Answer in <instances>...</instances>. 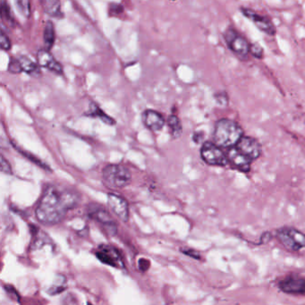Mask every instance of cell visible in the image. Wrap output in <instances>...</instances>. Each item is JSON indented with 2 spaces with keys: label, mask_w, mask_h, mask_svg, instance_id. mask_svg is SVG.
Here are the masks:
<instances>
[{
  "label": "cell",
  "mask_w": 305,
  "mask_h": 305,
  "mask_svg": "<svg viewBox=\"0 0 305 305\" xmlns=\"http://www.w3.org/2000/svg\"><path fill=\"white\" fill-rule=\"evenodd\" d=\"M18 59L22 72L32 76H38L41 74V66L38 65V63L34 62L26 56H21Z\"/></svg>",
  "instance_id": "cell-18"
},
{
  "label": "cell",
  "mask_w": 305,
  "mask_h": 305,
  "mask_svg": "<svg viewBox=\"0 0 305 305\" xmlns=\"http://www.w3.org/2000/svg\"><path fill=\"white\" fill-rule=\"evenodd\" d=\"M1 171L7 175H12V167L4 156H1Z\"/></svg>",
  "instance_id": "cell-27"
},
{
  "label": "cell",
  "mask_w": 305,
  "mask_h": 305,
  "mask_svg": "<svg viewBox=\"0 0 305 305\" xmlns=\"http://www.w3.org/2000/svg\"><path fill=\"white\" fill-rule=\"evenodd\" d=\"M0 14H1L2 20H5V21L10 22V23H14V19H13V16H12L10 7H9V5H8L6 1H4V0L1 1Z\"/></svg>",
  "instance_id": "cell-21"
},
{
  "label": "cell",
  "mask_w": 305,
  "mask_h": 305,
  "mask_svg": "<svg viewBox=\"0 0 305 305\" xmlns=\"http://www.w3.org/2000/svg\"><path fill=\"white\" fill-rule=\"evenodd\" d=\"M250 54L255 59H261L264 57V50L259 43H251Z\"/></svg>",
  "instance_id": "cell-24"
},
{
  "label": "cell",
  "mask_w": 305,
  "mask_h": 305,
  "mask_svg": "<svg viewBox=\"0 0 305 305\" xmlns=\"http://www.w3.org/2000/svg\"><path fill=\"white\" fill-rule=\"evenodd\" d=\"M124 11V8L123 6L119 4H112L110 6V13L111 14H121L122 12Z\"/></svg>",
  "instance_id": "cell-29"
},
{
  "label": "cell",
  "mask_w": 305,
  "mask_h": 305,
  "mask_svg": "<svg viewBox=\"0 0 305 305\" xmlns=\"http://www.w3.org/2000/svg\"><path fill=\"white\" fill-rule=\"evenodd\" d=\"M276 238L287 250L299 252L305 248V235L296 228L283 227L276 231Z\"/></svg>",
  "instance_id": "cell-5"
},
{
  "label": "cell",
  "mask_w": 305,
  "mask_h": 305,
  "mask_svg": "<svg viewBox=\"0 0 305 305\" xmlns=\"http://www.w3.org/2000/svg\"><path fill=\"white\" fill-rule=\"evenodd\" d=\"M243 136V127L230 118H220L215 123L212 134L213 143L223 150L228 151L235 147Z\"/></svg>",
  "instance_id": "cell-2"
},
{
  "label": "cell",
  "mask_w": 305,
  "mask_h": 305,
  "mask_svg": "<svg viewBox=\"0 0 305 305\" xmlns=\"http://www.w3.org/2000/svg\"><path fill=\"white\" fill-rule=\"evenodd\" d=\"M88 213L90 217H92V219L98 221L99 223L103 225L104 227H107L109 230L116 232V224L113 218L110 216V214L107 212V210H105L103 207L92 204L89 207Z\"/></svg>",
  "instance_id": "cell-14"
},
{
  "label": "cell",
  "mask_w": 305,
  "mask_h": 305,
  "mask_svg": "<svg viewBox=\"0 0 305 305\" xmlns=\"http://www.w3.org/2000/svg\"><path fill=\"white\" fill-rule=\"evenodd\" d=\"M235 147L237 148L241 152L250 158L254 162L261 157L262 154V147L260 142L255 139L254 137L244 136L236 144Z\"/></svg>",
  "instance_id": "cell-10"
},
{
  "label": "cell",
  "mask_w": 305,
  "mask_h": 305,
  "mask_svg": "<svg viewBox=\"0 0 305 305\" xmlns=\"http://www.w3.org/2000/svg\"><path fill=\"white\" fill-rule=\"evenodd\" d=\"M19 12L22 14L26 18L30 17L31 15V3L27 0H18L15 2Z\"/></svg>",
  "instance_id": "cell-22"
},
{
  "label": "cell",
  "mask_w": 305,
  "mask_h": 305,
  "mask_svg": "<svg viewBox=\"0 0 305 305\" xmlns=\"http://www.w3.org/2000/svg\"><path fill=\"white\" fill-rule=\"evenodd\" d=\"M201 157L207 165L224 168L228 165L227 151L218 147L213 142H204L201 148Z\"/></svg>",
  "instance_id": "cell-6"
},
{
  "label": "cell",
  "mask_w": 305,
  "mask_h": 305,
  "mask_svg": "<svg viewBox=\"0 0 305 305\" xmlns=\"http://www.w3.org/2000/svg\"><path fill=\"white\" fill-rule=\"evenodd\" d=\"M43 41H44L45 48H46L45 49L49 51L56 41L55 26L50 21H48L45 24Z\"/></svg>",
  "instance_id": "cell-20"
},
{
  "label": "cell",
  "mask_w": 305,
  "mask_h": 305,
  "mask_svg": "<svg viewBox=\"0 0 305 305\" xmlns=\"http://www.w3.org/2000/svg\"><path fill=\"white\" fill-rule=\"evenodd\" d=\"M143 123L144 125L153 132L160 131L165 125V118L160 113L152 109H147L143 113Z\"/></svg>",
  "instance_id": "cell-15"
},
{
  "label": "cell",
  "mask_w": 305,
  "mask_h": 305,
  "mask_svg": "<svg viewBox=\"0 0 305 305\" xmlns=\"http://www.w3.org/2000/svg\"><path fill=\"white\" fill-rule=\"evenodd\" d=\"M97 257L99 261L103 262L105 264L109 265L116 268H121L123 265L121 255L118 253V251L114 247L108 246V245H100L99 250L96 253Z\"/></svg>",
  "instance_id": "cell-12"
},
{
  "label": "cell",
  "mask_w": 305,
  "mask_h": 305,
  "mask_svg": "<svg viewBox=\"0 0 305 305\" xmlns=\"http://www.w3.org/2000/svg\"><path fill=\"white\" fill-rule=\"evenodd\" d=\"M107 206L120 220L123 222L128 221L129 205L125 198L115 193H108Z\"/></svg>",
  "instance_id": "cell-11"
},
{
  "label": "cell",
  "mask_w": 305,
  "mask_h": 305,
  "mask_svg": "<svg viewBox=\"0 0 305 305\" xmlns=\"http://www.w3.org/2000/svg\"><path fill=\"white\" fill-rule=\"evenodd\" d=\"M240 11L242 12L243 16H245L246 18L254 22V25L262 33L270 36H274L276 34V26L273 23L272 20L267 15H261L252 8H244V7H241Z\"/></svg>",
  "instance_id": "cell-7"
},
{
  "label": "cell",
  "mask_w": 305,
  "mask_h": 305,
  "mask_svg": "<svg viewBox=\"0 0 305 305\" xmlns=\"http://www.w3.org/2000/svg\"><path fill=\"white\" fill-rule=\"evenodd\" d=\"M227 156L228 165H230L232 169H235L241 173L247 174L250 172L253 161L237 148L233 147L228 150Z\"/></svg>",
  "instance_id": "cell-8"
},
{
  "label": "cell",
  "mask_w": 305,
  "mask_h": 305,
  "mask_svg": "<svg viewBox=\"0 0 305 305\" xmlns=\"http://www.w3.org/2000/svg\"><path fill=\"white\" fill-rule=\"evenodd\" d=\"M0 47L6 51H8L11 48V41L8 38V34L5 33L3 28L1 29V35H0Z\"/></svg>",
  "instance_id": "cell-25"
},
{
  "label": "cell",
  "mask_w": 305,
  "mask_h": 305,
  "mask_svg": "<svg viewBox=\"0 0 305 305\" xmlns=\"http://www.w3.org/2000/svg\"><path fill=\"white\" fill-rule=\"evenodd\" d=\"M36 59H37L38 65L41 67L51 71L52 73H55L56 74H59V75L63 74V66H61V64L47 49L45 48L40 49L37 52Z\"/></svg>",
  "instance_id": "cell-13"
},
{
  "label": "cell",
  "mask_w": 305,
  "mask_h": 305,
  "mask_svg": "<svg viewBox=\"0 0 305 305\" xmlns=\"http://www.w3.org/2000/svg\"><path fill=\"white\" fill-rule=\"evenodd\" d=\"M43 11L54 18H63L64 13L61 9V3L58 0H43L41 1Z\"/></svg>",
  "instance_id": "cell-16"
},
{
  "label": "cell",
  "mask_w": 305,
  "mask_h": 305,
  "mask_svg": "<svg viewBox=\"0 0 305 305\" xmlns=\"http://www.w3.org/2000/svg\"><path fill=\"white\" fill-rule=\"evenodd\" d=\"M8 70L11 74H20V73H22V67H21L18 59H15L14 57L10 58Z\"/></svg>",
  "instance_id": "cell-23"
},
{
  "label": "cell",
  "mask_w": 305,
  "mask_h": 305,
  "mask_svg": "<svg viewBox=\"0 0 305 305\" xmlns=\"http://www.w3.org/2000/svg\"><path fill=\"white\" fill-rule=\"evenodd\" d=\"M203 136H204V134H203V132H196L193 133V135H192V140L195 142V144H201L202 143V140H203Z\"/></svg>",
  "instance_id": "cell-30"
},
{
  "label": "cell",
  "mask_w": 305,
  "mask_h": 305,
  "mask_svg": "<svg viewBox=\"0 0 305 305\" xmlns=\"http://www.w3.org/2000/svg\"><path fill=\"white\" fill-rule=\"evenodd\" d=\"M280 290L288 294L304 295L305 278L298 275H290L285 278L279 284Z\"/></svg>",
  "instance_id": "cell-9"
},
{
  "label": "cell",
  "mask_w": 305,
  "mask_h": 305,
  "mask_svg": "<svg viewBox=\"0 0 305 305\" xmlns=\"http://www.w3.org/2000/svg\"><path fill=\"white\" fill-rule=\"evenodd\" d=\"M182 252H183L185 255L193 258V259H197V260H200V259H201V256H200V254H199L198 252L192 250V249H184V250H182Z\"/></svg>",
  "instance_id": "cell-28"
},
{
  "label": "cell",
  "mask_w": 305,
  "mask_h": 305,
  "mask_svg": "<svg viewBox=\"0 0 305 305\" xmlns=\"http://www.w3.org/2000/svg\"><path fill=\"white\" fill-rule=\"evenodd\" d=\"M224 40L229 49L235 54L237 59L242 61L248 60L250 55L251 43L237 30L234 27H229L226 30Z\"/></svg>",
  "instance_id": "cell-4"
},
{
  "label": "cell",
  "mask_w": 305,
  "mask_h": 305,
  "mask_svg": "<svg viewBox=\"0 0 305 305\" xmlns=\"http://www.w3.org/2000/svg\"><path fill=\"white\" fill-rule=\"evenodd\" d=\"M215 100L217 104H218L221 107H227L229 102V98H228V93L226 92H217L214 95Z\"/></svg>",
  "instance_id": "cell-26"
},
{
  "label": "cell",
  "mask_w": 305,
  "mask_h": 305,
  "mask_svg": "<svg viewBox=\"0 0 305 305\" xmlns=\"http://www.w3.org/2000/svg\"><path fill=\"white\" fill-rule=\"evenodd\" d=\"M79 202L80 196L76 191L48 185L38 202L35 215L42 224H58L69 210L77 206Z\"/></svg>",
  "instance_id": "cell-1"
},
{
  "label": "cell",
  "mask_w": 305,
  "mask_h": 305,
  "mask_svg": "<svg viewBox=\"0 0 305 305\" xmlns=\"http://www.w3.org/2000/svg\"><path fill=\"white\" fill-rule=\"evenodd\" d=\"M104 184L110 189H122L130 184L132 174L127 167L121 164H109L102 170Z\"/></svg>",
  "instance_id": "cell-3"
},
{
  "label": "cell",
  "mask_w": 305,
  "mask_h": 305,
  "mask_svg": "<svg viewBox=\"0 0 305 305\" xmlns=\"http://www.w3.org/2000/svg\"><path fill=\"white\" fill-rule=\"evenodd\" d=\"M169 133L173 139H177L183 133V125L179 118L176 115H170L168 118Z\"/></svg>",
  "instance_id": "cell-19"
},
{
  "label": "cell",
  "mask_w": 305,
  "mask_h": 305,
  "mask_svg": "<svg viewBox=\"0 0 305 305\" xmlns=\"http://www.w3.org/2000/svg\"><path fill=\"white\" fill-rule=\"evenodd\" d=\"M269 239H270V233H268V232H266V233H265V234H263V235H262V236H261V243H267L268 241H269Z\"/></svg>",
  "instance_id": "cell-31"
},
{
  "label": "cell",
  "mask_w": 305,
  "mask_h": 305,
  "mask_svg": "<svg viewBox=\"0 0 305 305\" xmlns=\"http://www.w3.org/2000/svg\"><path fill=\"white\" fill-rule=\"evenodd\" d=\"M85 116L91 117V118H99L103 122L104 124L107 125H116V120L109 117L108 115L106 114L95 102H91L90 107H89V111L85 114Z\"/></svg>",
  "instance_id": "cell-17"
}]
</instances>
